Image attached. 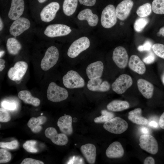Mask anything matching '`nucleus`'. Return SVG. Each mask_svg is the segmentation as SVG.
Instances as JSON below:
<instances>
[{
  "label": "nucleus",
  "instance_id": "obj_1",
  "mask_svg": "<svg viewBox=\"0 0 164 164\" xmlns=\"http://www.w3.org/2000/svg\"><path fill=\"white\" fill-rule=\"evenodd\" d=\"M47 95V98L49 101L57 102L67 99L68 96V93L66 89L59 86L54 82H52L48 86Z\"/></svg>",
  "mask_w": 164,
  "mask_h": 164
},
{
  "label": "nucleus",
  "instance_id": "obj_2",
  "mask_svg": "<svg viewBox=\"0 0 164 164\" xmlns=\"http://www.w3.org/2000/svg\"><path fill=\"white\" fill-rule=\"evenodd\" d=\"M128 127V123L124 119L118 117L113 118L104 123V128L108 132L119 134L124 132Z\"/></svg>",
  "mask_w": 164,
  "mask_h": 164
},
{
  "label": "nucleus",
  "instance_id": "obj_3",
  "mask_svg": "<svg viewBox=\"0 0 164 164\" xmlns=\"http://www.w3.org/2000/svg\"><path fill=\"white\" fill-rule=\"evenodd\" d=\"M64 86L69 89L81 88L85 85L84 79L76 71L70 70L68 71L63 77Z\"/></svg>",
  "mask_w": 164,
  "mask_h": 164
},
{
  "label": "nucleus",
  "instance_id": "obj_4",
  "mask_svg": "<svg viewBox=\"0 0 164 164\" xmlns=\"http://www.w3.org/2000/svg\"><path fill=\"white\" fill-rule=\"evenodd\" d=\"M58 49L54 46L49 47L46 50L40 64L41 69L46 71L52 67L56 63L59 59Z\"/></svg>",
  "mask_w": 164,
  "mask_h": 164
},
{
  "label": "nucleus",
  "instance_id": "obj_5",
  "mask_svg": "<svg viewBox=\"0 0 164 164\" xmlns=\"http://www.w3.org/2000/svg\"><path fill=\"white\" fill-rule=\"evenodd\" d=\"M117 18L114 6L112 5H109L104 9L102 12L101 24L104 28H110L116 24Z\"/></svg>",
  "mask_w": 164,
  "mask_h": 164
},
{
  "label": "nucleus",
  "instance_id": "obj_6",
  "mask_svg": "<svg viewBox=\"0 0 164 164\" xmlns=\"http://www.w3.org/2000/svg\"><path fill=\"white\" fill-rule=\"evenodd\" d=\"M90 45V40L87 37H81L72 43L68 50L67 55L70 58H75L81 52L87 49Z\"/></svg>",
  "mask_w": 164,
  "mask_h": 164
},
{
  "label": "nucleus",
  "instance_id": "obj_7",
  "mask_svg": "<svg viewBox=\"0 0 164 164\" xmlns=\"http://www.w3.org/2000/svg\"><path fill=\"white\" fill-rule=\"evenodd\" d=\"M140 148L152 154H156L158 150V145L155 138L149 134H143L139 138Z\"/></svg>",
  "mask_w": 164,
  "mask_h": 164
},
{
  "label": "nucleus",
  "instance_id": "obj_8",
  "mask_svg": "<svg viewBox=\"0 0 164 164\" xmlns=\"http://www.w3.org/2000/svg\"><path fill=\"white\" fill-rule=\"evenodd\" d=\"M133 80L131 77L126 74H122L118 77L112 83L111 87L116 93H124L132 85Z\"/></svg>",
  "mask_w": 164,
  "mask_h": 164
},
{
  "label": "nucleus",
  "instance_id": "obj_9",
  "mask_svg": "<svg viewBox=\"0 0 164 164\" xmlns=\"http://www.w3.org/2000/svg\"><path fill=\"white\" fill-rule=\"evenodd\" d=\"M71 31L70 27L67 25L56 24L48 26L44 31V33L48 37L53 38L67 35Z\"/></svg>",
  "mask_w": 164,
  "mask_h": 164
},
{
  "label": "nucleus",
  "instance_id": "obj_10",
  "mask_svg": "<svg viewBox=\"0 0 164 164\" xmlns=\"http://www.w3.org/2000/svg\"><path fill=\"white\" fill-rule=\"evenodd\" d=\"M27 63L23 61H19L11 67L8 72V76L11 80H20L26 73L28 68Z\"/></svg>",
  "mask_w": 164,
  "mask_h": 164
},
{
  "label": "nucleus",
  "instance_id": "obj_11",
  "mask_svg": "<svg viewBox=\"0 0 164 164\" xmlns=\"http://www.w3.org/2000/svg\"><path fill=\"white\" fill-rule=\"evenodd\" d=\"M60 8V4L57 2H53L47 4L40 12V17L41 20L46 22L52 21L55 18Z\"/></svg>",
  "mask_w": 164,
  "mask_h": 164
},
{
  "label": "nucleus",
  "instance_id": "obj_12",
  "mask_svg": "<svg viewBox=\"0 0 164 164\" xmlns=\"http://www.w3.org/2000/svg\"><path fill=\"white\" fill-rule=\"evenodd\" d=\"M128 58L127 51L124 47L118 46L114 49L113 53L112 59L119 68L122 69L125 68L128 64Z\"/></svg>",
  "mask_w": 164,
  "mask_h": 164
},
{
  "label": "nucleus",
  "instance_id": "obj_13",
  "mask_svg": "<svg viewBox=\"0 0 164 164\" xmlns=\"http://www.w3.org/2000/svg\"><path fill=\"white\" fill-rule=\"evenodd\" d=\"M30 26V23L28 19L20 17L12 24L10 28L9 32L12 35L17 36L28 29Z\"/></svg>",
  "mask_w": 164,
  "mask_h": 164
},
{
  "label": "nucleus",
  "instance_id": "obj_14",
  "mask_svg": "<svg viewBox=\"0 0 164 164\" xmlns=\"http://www.w3.org/2000/svg\"><path fill=\"white\" fill-rule=\"evenodd\" d=\"M45 135L50 139L54 144L59 145H64L67 144L68 138L66 135L58 133L55 128L53 127H49L45 131Z\"/></svg>",
  "mask_w": 164,
  "mask_h": 164
},
{
  "label": "nucleus",
  "instance_id": "obj_15",
  "mask_svg": "<svg viewBox=\"0 0 164 164\" xmlns=\"http://www.w3.org/2000/svg\"><path fill=\"white\" fill-rule=\"evenodd\" d=\"M133 5L132 0H124L121 2L115 9L117 18L121 20L126 19L130 14Z\"/></svg>",
  "mask_w": 164,
  "mask_h": 164
},
{
  "label": "nucleus",
  "instance_id": "obj_16",
  "mask_svg": "<svg viewBox=\"0 0 164 164\" xmlns=\"http://www.w3.org/2000/svg\"><path fill=\"white\" fill-rule=\"evenodd\" d=\"M25 8L24 0H11V6L8 13L10 19L15 20L22 15Z\"/></svg>",
  "mask_w": 164,
  "mask_h": 164
},
{
  "label": "nucleus",
  "instance_id": "obj_17",
  "mask_svg": "<svg viewBox=\"0 0 164 164\" xmlns=\"http://www.w3.org/2000/svg\"><path fill=\"white\" fill-rule=\"evenodd\" d=\"M104 65L102 62L98 61L89 64L86 68V74L90 80L100 78L104 70Z\"/></svg>",
  "mask_w": 164,
  "mask_h": 164
},
{
  "label": "nucleus",
  "instance_id": "obj_18",
  "mask_svg": "<svg viewBox=\"0 0 164 164\" xmlns=\"http://www.w3.org/2000/svg\"><path fill=\"white\" fill-rule=\"evenodd\" d=\"M88 89L92 91L106 92L110 89V85L107 81H103L100 78L90 80L87 84Z\"/></svg>",
  "mask_w": 164,
  "mask_h": 164
},
{
  "label": "nucleus",
  "instance_id": "obj_19",
  "mask_svg": "<svg viewBox=\"0 0 164 164\" xmlns=\"http://www.w3.org/2000/svg\"><path fill=\"white\" fill-rule=\"evenodd\" d=\"M72 119L69 115L65 114L59 118L57 125L61 132L67 135H71L73 132Z\"/></svg>",
  "mask_w": 164,
  "mask_h": 164
},
{
  "label": "nucleus",
  "instance_id": "obj_20",
  "mask_svg": "<svg viewBox=\"0 0 164 164\" xmlns=\"http://www.w3.org/2000/svg\"><path fill=\"white\" fill-rule=\"evenodd\" d=\"M124 151L120 142L118 141L111 143L106 151L107 157L110 158H118L121 157L124 155Z\"/></svg>",
  "mask_w": 164,
  "mask_h": 164
},
{
  "label": "nucleus",
  "instance_id": "obj_21",
  "mask_svg": "<svg viewBox=\"0 0 164 164\" xmlns=\"http://www.w3.org/2000/svg\"><path fill=\"white\" fill-rule=\"evenodd\" d=\"M80 151L89 164H94L95 161L96 149L95 146L91 143H87L82 145Z\"/></svg>",
  "mask_w": 164,
  "mask_h": 164
},
{
  "label": "nucleus",
  "instance_id": "obj_22",
  "mask_svg": "<svg viewBox=\"0 0 164 164\" xmlns=\"http://www.w3.org/2000/svg\"><path fill=\"white\" fill-rule=\"evenodd\" d=\"M137 85L139 91L146 98H151L152 96L154 87L151 83L143 79H138Z\"/></svg>",
  "mask_w": 164,
  "mask_h": 164
},
{
  "label": "nucleus",
  "instance_id": "obj_23",
  "mask_svg": "<svg viewBox=\"0 0 164 164\" xmlns=\"http://www.w3.org/2000/svg\"><path fill=\"white\" fill-rule=\"evenodd\" d=\"M128 66L133 71L139 74H144L146 67L144 63L137 55H132L128 62Z\"/></svg>",
  "mask_w": 164,
  "mask_h": 164
},
{
  "label": "nucleus",
  "instance_id": "obj_24",
  "mask_svg": "<svg viewBox=\"0 0 164 164\" xmlns=\"http://www.w3.org/2000/svg\"><path fill=\"white\" fill-rule=\"evenodd\" d=\"M77 17L80 20H86L89 25L91 26H96L98 21L97 15L93 14L92 10L89 9H86L81 11Z\"/></svg>",
  "mask_w": 164,
  "mask_h": 164
},
{
  "label": "nucleus",
  "instance_id": "obj_25",
  "mask_svg": "<svg viewBox=\"0 0 164 164\" xmlns=\"http://www.w3.org/2000/svg\"><path fill=\"white\" fill-rule=\"evenodd\" d=\"M142 110L140 108H137L128 113V118L133 123L138 125H145L148 124V120L141 116Z\"/></svg>",
  "mask_w": 164,
  "mask_h": 164
},
{
  "label": "nucleus",
  "instance_id": "obj_26",
  "mask_svg": "<svg viewBox=\"0 0 164 164\" xmlns=\"http://www.w3.org/2000/svg\"><path fill=\"white\" fill-rule=\"evenodd\" d=\"M46 120L47 118L44 116H39L37 118L32 117L28 121L27 125L33 132L38 133L42 129L40 125L44 123Z\"/></svg>",
  "mask_w": 164,
  "mask_h": 164
},
{
  "label": "nucleus",
  "instance_id": "obj_27",
  "mask_svg": "<svg viewBox=\"0 0 164 164\" xmlns=\"http://www.w3.org/2000/svg\"><path fill=\"white\" fill-rule=\"evenodd\" d=\"M18 96L25 103L31 104L34 106H38L40 103V100L39 98L32 97L30 92L27 90L19 91L18 94Z\"/></svg>",
  "mask_w": 164,
  "mask_h": 164
},
{
  "label": "nucleus",
  "instance_id": "obj_28",
  "mask_svg": "<svg viewBox=\"0 0 164 164\" xmlns=\"http://www.w3.org/2000/svg\"><path fill=\"white\" fill-rule=\"evenodd\" d=\"M129 107V104L127 101L116 100L110 102L107 108L110 111H120L127 109Z\"/></svg>",
  "mask_w": 164,
  "mask_h": 164
},
{
  "label": "nucleus",
  "instance_id": "obj_29",
  "mask_svg": "<svg viewBox=\"0 0 164 164\" xmlns=\"http://www.w3.org/2000/svg\"><path fill=\"white\" fill-rule=\"evenodd\" d=\"M6 47L9 54L16 55L19 53L22 46L20 43L17 39L14 38H10L7 40Z\"/></svg>",
  "mask_w": 164,
  "mask_h": 164
},
{
  "label": "nucleus",
  "instance_id": "obj_30",
  "mask_svg": "<svg viewBox=\"0 0 164 164\" xmlns=\"http://www.w3.org/2000/svg\"><path fill=\"white\" fill-rule=\"evenodd\" d=\"M78 4V0H64L63 9L64 14L69 16L75 12Z\"/></svg>",
  "mask_w": 164,
  "mask_h": 164
},
{
  "label": "nucleus",
  "instance_id": "obj_31",
  "mask_svg": "<svg viewBox=\"0 0 164 164\" xmlns=\"http://www.w3.org/2000/svg\"><path fill=\"white\" fill-rule=\"evenodd\" d=\"M152 7L149 3H146L140 6L136 11V13L139 16L144 17L149 15L151 13Z\"/></svg>",
  "mask_w": 164,
  "mask_h": 164
},
{
  "label": "nucleus",
  "instance_id": "obj_32",
  "mask_svg": "<svg viewBox=\"0 0 164 164\" xmlns=\"http://www.w3.org/2000/svg\"><path fill=\"white\" fill-rule=\"evenodd\" d=\"M101 116L94 118V121L95 123H105L114 118V114L107 110H102L101 111Z\"/></svg>",
  "mask_w": 164,
  "mask_h": 164
},
{
  "label": "nucleus",
  "instance_id": "obj_33",
  "mask_svg": "<svg viewBox=\"0 0 164 164\" xmlns=\"http://www.w3.org/2000/svg\"><path fill=\"white\" fill-rule=\"evenodd\" d=\"M152 9L154 13L158 14H164V0H153Z\"/></svg>",
  "mask_w": 164,
  "mask_h": 164
},
{
  "label": "nucleus",
  "instance_id": "obj_34",
  "mask_svg": "<svg viewBox=\"0 0 164 164\" xmlns=\"http://www.w3.org/2000/svg\"><path fill=\"white\" fill-rule=\"evenodd\" d=\"M37 142L35 140H30L26 141L23 145L24 149L29 152L36 153L38 150L36 147Z\"/></svg>",
  "mask_w": 164,
  "mask_h": 164
},
{
  "label": "nucleus",
  "instance_id": "obj_35",
  "mask_svg": "<svg viewBox=\"0 0 164 164\" xmlns=\"http://www.w3.org/2000/svg\"><path fill=\"white\" fill-rule=\"evenodd\" d=\"M148 19L145 18H140L135 21L134 24V28L137 32L141 31L148 23Z\"/></svg>",
  "mask_w": 164,
  "mask_h": 164
},
{
  "label": "nucleus",
  "instance_id": "obj_36",
  "mask_svg": "<svg viewBox=\"0 0 164 164\" xmlns=\"http://www.w3.org/2000/svg\"><path fill=\"white\" fill-rule=\"evenodd\" d=\"M152 49L155 53L159 57L164 59V45L157 43L153 44Z\"/></svg>",
  "mask_w": 164,
  "mask_h": 164
},
{
  "label": "nucleus",
  "instance_id": "obj_37",
  "mask_svg": "<svg viewBox=\"0 0 164 164\" xmlns=\"http://www.w3.org/2000/svg\"><path fill=\"white\" fill-rule=\"evenodd\" d=\"M11 153L6 150L0 149V163H6L9 162L11 159Z\"/></svg>",
  "mask_w": 164,
  "mask_h": 164
},
{
  "label": "nucleus",
  "instance_id": "obj_38",
  "mask_svg": "<svg viewBox=\"0 0 164 164\" xmlns=\"http://www.w3.org/2000/svg\"><path fill=\"white\" fill-rule=\"evenodd\" d=\"M19 143L16 140H13L9 142H0V147L10 149H16L18 148Z\"/></svg>",
  "mask_w": 164,
  "mask_h": 164
},
{
  "label": "nucleus",
  "instance_id": "obj_39",
  "mask_svg": "<svg viewBox=\"0 0 164 164\" xmlns=\"http://www.w3.org/2000/svg\"><path fill=\"white\" fill-rule=\"evenodd\" d=\"M1 105L3 108L9 111L15 110L17 107L16 102L8 101H2L1 103Z\"/></svg>",
  "mask_w": 164,
  "mask_h": 164
},
{
  "label": "nucleus",
  "instance_id": "obj_40",
  "mask_svg": "<svg viewBox=\"0 0 164 164\" xmlns=\"http://www.w3.org/2000/svg\"><path fill=\"white\" fill-rule=\"evenodd\" d=\"M11 119V117L6 109L4 108L0 109V121L7 122Z\"/></svg>",
  "mask_w": 164,
  "mask_h": 164
},
{
  "label": "nucleus",
  "instance_id": "obj_41",
  "mask_svg": "<svg viewBox=\"0 0 164 164\" xmlns=\"http://www.w3.org/2000/svg\"><path fill=\"white\" fill-rule=\"evenodd\" d=\"M42 161L31 158H26L24 159L21 164H43Z\"/></svg>",
  "mask_w": 164,
  "mask_h": 164
},
{
  "label": "nucleus",
  "instance_id": "obj_42",
  "mask_svg": "<svg viewBox=\"0 0 164 164\" xmlns=\"http://www.w3.org/2000/svg\"><path fill=\"white\" fill-rule=\"evenodd\" d=\"M152 44L149 41H146L143 45L139 46L138 47V50L140 51H149L151 49Z\"/></svg>",
  "mask_w": 164,
  "mask_h": 164
},
{
  "label": "nucleus",
  "instance_id": "obj_43",
  "mask_svg": "<svg viewBox=\"0 0 164 164\" xmlns=\"http://www.w3.org/2000/svg\"><path fill=\"white\" fill-rule=\"evenodd\" d=\"M155 59V57L154 55L151 52L147 56L143 58V60L145 63L150 64L154 62Z\"/></svg>",
  "mask_w": 164,
  "mask_h": 164
},
{
  "label": "nucleus",
  "instance_id": "obj_44",
  "mask_svg": "<svg viewBox=\"0 0 164 164\" xmlns=\"http://www.w3.org/2000/svg\"><path fill=\"white\" fill-rule=\"evenodd\" d=\"M78 1L80 4L90 6L94 5L96 2V0H78Z\"/></svg>",
  "mask_w": 164,
  "mask_h": 164
},
{
  "label": "nucleus",
  "instance_id": "obj_45",
  "mask_svg": "<svg viewBox=\"0 0 164 164\" xmlns=\"http://www.w3.org/2000/svg\"><path fill=\"white\" fill-rule=\"evenodd\" d=\"M143 163L144 164H154L155 161L153 158L149 156L145 159Z\"/></svg>",
  "mask_w": 164,
  "mask_h": 164
},
{
  "label": "nucleus",
  "instance_id": "obj_46",
  "mask_svg": "<svg viewBox=\"0 0 164 164\" xmlns=\"http://www.w3.org/2000/svg\"><path fill=\"white\" fill-rule=\"evenodd\" d=\"M159 124L161 128L164 129V112L159 118Z\"/></svg>",
  "mask_w": 164,
  "mask_h": 164
},
{
  "label": "nucleus",
  "instance_id": "obj_47",
  "mask_svg": "<svg viewBox=\"0 0 164 164\" xmlns=\"http://www.w3.org/2000/svg\"><path fill=\"white\" fill-rule=\"evenodd\" d=\"M141 132L144 134H149V131L147 128L145 127H142L140 128Z\"/></svg>",
  "mask_w": 164,
  "mask_h": 164
},
{
  "label": "nucleus",
  "instance_id": "obj_48",
  "mask_svg": "<svg viewBox=\"0 0 164 164\" xmlns=\"http://www.w3.org/2000/svg\"><path fill=\"white\" fill-rule=\"evenodd\" d=\"M149 126L152 128H156L158 126V125L156 122L154 121H150L148 124Z\"/></svg>",
  "mask_w": 164,
  "mask_h": 164
},
{
  "label": "nucleus",
  "instance_id": "obj_49",
  "mask_svg": "<svg viewBox=\"0 0 164 164\" xmlns=\"http://www.w3.org/2000/svg\"><path fill=\"white\" fill-rule=\"evenodd\" d=\"M5 61L2 59H0V71H2L5 67Z\"/></svg>",
  "mask_w": 164,
  "mask_h": 164
},
{
  "label": "nucleus",
  "instance_id": "obj_50",
  "mask_svg": "<svg viewBox=\"0 0 164 164\" xmlns=\"http://www.w3.org/2000/svg\"><path fill=\"white\" fill-rule=\"evenodd\" d=\"M158 33L159 35H162V36H164V26L161 28L159 30Z\"/></svg>",
  "mask_w": 164,
  "mask_h": 164
},
{
  "label": "nucleus",
  "instance_id": "obj_51",
  "mask_svg": "<svg viewBox=\"0 0 164 164\" xmlns=\"http://www.w3.org/2000/svg\"><path fill=\"white\" fill-rule=\"evenodd\" d=\"M3 27V24L1 18L0 19V30L1 31Z\"/></svg>",
  "mask_w": 164,
  "mask_h": 164
},
{
  "label": "nucleus",
  "instance_id": "obj_52",
  "mask_svg": "<svg viewBox=\"0 0 164 164\" xmlns=\"http://www.w3.org/2000/svg\"><path fill=\"white\" fill-rule=\"evenodd\" d=\"M38 2L40 3H43L45 2L47 0H37Z\"/></svg>",
  "mask_w": 164,
  "mask_h": 164
},
{
  "label": "nucleus",
  "instance_id": "obj_53",
  "mask_svg": "<svg viewBox=\"0 0 164 164\" xmlns=\"http://www.w3.org/2000/svg\"><path fill=\"white\" fill-rule=\"evenodd\" d=\"M161 78L162 82L164 84V73L162 75Z\"/></svg>",
  "mask_w": 164,
  "mask_h": 164
},
{
  "label": "nucleus",
  "instance_id": "obj_54",
  "mask_svg": "<svg viewBox=\"0 0 164 164\" xmlns=\"http://www.w3.org/2000/svg\"><path fill=\"white\" fill-rule=\"evenodd\" d=\"M4 52L3 51H1L0 52V57L4 54Z\"/></svg>",
  "mask_w": 164,
  "mask_h": 164
},
{
  "label": "nucleus",
  "instance_id": "obj_55",
  "mask_svg": "<svg viewBox=\"0 0 164 164\" xmlns=\"http://www.w3.org/2000/svg\"><path fill=\"white\" fill-rule=\"evenodd\" d=\"M43 113H41V115H43Z\"/></svg>",
  "mask_w": 164,
  "mask_h": 164
}]
</instances>
